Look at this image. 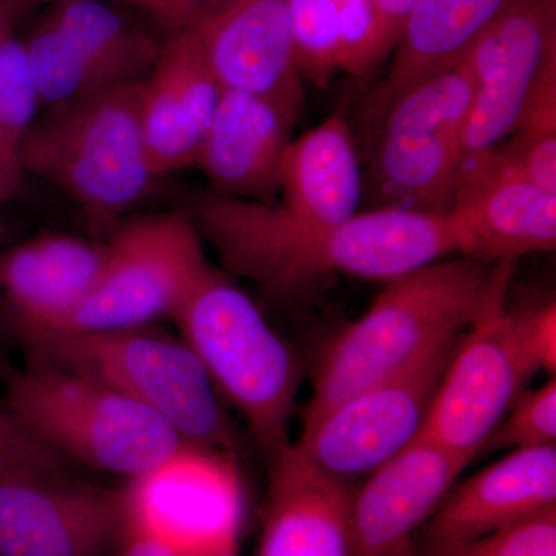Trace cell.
Returning a JSON list of instances; mask_svg holds the SVG:
<instances>
[{
	"label": "cell",
	"mask_w": 556,
	"mask_h": 556,
	"mask_svg": "<svg viewBox=\"0 0 556 556\" xmlns=\"http://www.w3.org/2000/svg\"><path fill=\"white\" fill-rule=\"evenodd\" d=\"M116 2L130 3V5L138 7V9L149 10L150 0H116Z\"/></svg>",
	"instance_id": "f35d334b"
},
{
	"label": "cell",
	"mask_w": 556,
	"mask_h": 556,
	"mask_svg": "<svg viewBox=\"0 0 556 556\" xmlns=\"http://www.w3.org/2000/svg\"><path fill=\"white\" fill-rule=\"evenodd\" d=\"M35 2L36 0H0V43L14 35L16 25Z\"/></svg>",
	"instance_id": "8d00e7d4"
},
{
	"label": "cell",
	"mask_w": 556,
	"mask_h": 556,
	"mask_svg": "<svg viewBox=\"0 0 556 556\" xmlns=\"http://www.w3.org/2000/svg\"><path fill=\"white\" fill-rule=\"evenodd\" d=\"M473 102L466 56L402 91L382 110L372 159L379 207L448 212Z\"/></svg>",
	"instance_id": "ba28073f"
},
{
	"label": "cell",
	"mask_w": 556,
	"mask_h": 556,
	"mask_svg": "<svg viewBox=\"0 0 556 556\" xmlns=\"http://www.w3.org/2000/svg\"><path fill=\"white\" fill-rule=\"evenodd\" d=\"M222 94L192 33H172L141 90L142 135L156 177L197 166Z\"/></svg>",
	"instance_id": "d6986e66"
},
{
	"label": "cell",
	"mask_w": 556,
	"mask_h": 556,
	"mask_svg": "<svg viewBox=\"0 0 556 556\" xmlns=\"http://www.w3.org/2000/svg\"><path fill=\"white\" fill-rule=\"evenodd\" d=\"M230 273L276 298H303L336 274L393 281L459 254L448 212L376 207L298 232L200 230Z\"/></svg>",
	"instance_id": "6da1fadb"
},
{
	"label": "cell",
	"mask_w": 556,
	"mask_h": 556,
	"mask_svg": "<svg viewBox=\"0 0 556 556\" xmlns=\"http://www.w3.org/2000/svg\"><path fill=\"white\" fill-rule=\"evenodd\" d=\"M269 466L257 556H351V485L328 477L295 444Z\"/></svg>",
	"instance_id": "44dd1931"
},
{
	"label": "cell",
	"mask_w": 556,
	"mask_h": 556,
	"mask_svg": "<svg viewBox=\"0 0 556 556\" xmlns=\"http://www.w3.org/2000/svg\"><path fill=\"white\" fill-rule=\"evenodd\" d=\"M126 527L185 556H208L240 536L243 496L226 453L182 445L130 479Z\"/></svg>",
	"instance_id": "7c38bea8"
},
{
	"label": "cell",
	"mask_w": 556,
	"mask_h": 556,
	"mask_svg": "<svg viewBox=\"0 0 556 556\" xmlns=\"http://www.w3.org/2000/svg\"><path fill=\"white\" fill-rule=\"evenodd\" d=\"M108 243L51 232L0 251V321L22 345L65 331L97 285Z\"/></svg>",
	"instance_id": "2e32d148"
},
{
	"label": "cell",
	"mask_w": 556,
	"mask_h": 556,
	"mask_svg": "<svg viewBox=\"0 0 556 556\" xmlns=\"http://www.w3.org/2000/svg\"><path fill=\"white\" fill-rule=\"evenodd\" d=\"M7 237V226L5 222H3L2 214H0V244L3 243V240H5Z\"/></svg>",
	"instance_id": "ab89813d"
},
{
	"label": "cell",
	"mask_w": 556,
	"mask_h": 556,
	"mask_svg": "<svg viewBox=\"0 0 556 556\" xmlns=\"http://www.w3.org/2000/svg\"><path fill=\"white\" fill-rule=\"evenodd\" d=\"M115 2H116V0H115Z\"/></svg>",
	"instance_id": "60d3db41"
},
{
	"label": "cell",
	"mask_w": 556,
	"mask_h": 556,
	"mask_svg": "<svg viewBox=\"0 0 556 556\" xmlns=\"http://www.w3.org/2000/svg\"><path fill=\"white\" fill-rule=\"evenodd\" d=\"M507 138V144H497L501 152L527 177L556 192V62L538 80Z\"/></svg>",
	"instance_id": "4316f807"
},
{
	"label": "cell",
	"mask_w": 556,
	"mask_h": 556,
	"mask_svg": "<svg viewBox=\"0 0 556 556\" xmlns=\"http://www.w3.org/2000/svg\"><path fill=\"white\" fill-rule=\"evenodd\" d=\"M417 0H376L379 20V49L386 61L401 38L409 14L415 10Z\"/></svg>",
	"instance_id": "836d02e7"
},
{
	"label": "cell",
	"mask_w": 556,
	"mask_h": 556,
	"mask_svg": "<svg viewBox=\"0 0 556 556\" xmlns=\"http://www.w3.org/2000/svg\"><path fill=\"white\" fill-rule=\"evenodd\" d=\"M46 362L105 383L166 419L186 444L228 453L233 434L218 391L185 340L146 331L78 332L28 350Z\"/></svg>",
	"instance_id": "8992f818"
},
{
	"label": "cell",
	"mask_w": 556,
	"mask_h": 556,
	"mask_svg": "<svg viewBox=\"0 0 556 556\" xmlns=\"http://www.w3.org/2000/svg\"><path fill=\"white\" fill-rule=\"evenodd\" d=\"M556 508V447L514 450L450 490L428 519L424 547L470 543Z\"/></svg>",
	"instance_id": "ffe728a7"
},
{
	"label": "cell",
	"mask_w": 556,
	"mask_h": 556,
	"mask_svg": "<svg viewBox=\"0 0 556 556\" xmlns=\"http://www.w3.org/2000/svg\"><path fill=\"white\" fill-rule=\"evenodd\" d=\"M20 150L13 148L0 134V204L13 200L24 182Z\"/></svg>",
	"instance_id": "e575fe53"
},
{
	"label": "cell",
	"mask_w": 556,
	"mask_h": 556,
	"mask_svg": "<svg viewBox=\"0 0 556 556\" xmlns=\"http://www.w3.org/2000/svg\"><path fill=\"white\" fill-rule=\"evenodd\" d=\"M459 339L441 343L397 375L340 402L303 427L295 445L343 484L369 477L419 437Z\"/></svg>",
	"instance_id": "30bf717a"
},
{
	"label": "cell",
	"mask_w": 556,
	"mask_h": 556,
	"mask_svg": "<svg viewBox=\"0 0 556 556\" xmlns=\"http://www.w3.org/2000/svg\"><path fill=\"white\" fill-rule=\"evenodd\" d=\"M236 0H150L152 13L170 33H177L218 13Z\"/></svg>",
	"instance_id": "d6a6232c"
},
{
	"label": "cell",
	"mask_w": 556,
	"mask_h": 556,
	"mask_svg": "<svg viewBox=\"0 0 556 556\" xmlns=\"http://www.w3.org/2000/svg\"><path fill=\"white\" fill-rule=\"evenodd\" d=\"M448 215L463 257L495 265L556 247V192L497 146L464 156Z\"/></svg>",
	"instance_id": "4fadbf2b"
},
{
	"label": "cell",
	"mask_w": 556,
	"mask_h": 556,
	"mask_svg": "<svg viewBox=\"0 0 556 556\" xmlns=\"http://www.w3.org/2000/svg\"><path fill=\"white\" fill-rule=\"evenodd\" d=\"M14 470L64 471V457L47 447L0 401V473Z\"/></svg>",
	"instance_id": "4dcf8cb0"
},
{
	"label": "cell",
	"mask_w": 556,
	"mask_h": 556,
	"mask_svg": "<svg viewBox=\"0 0 556 556\" xmlns=\"http://www.w3.org/2000/svg\"><path fill=\"white\" fill-rule=\"evenodd\" d=\"M3 402L58 455L130 479L186 445L152 409L105 383L46 362L31 361L27 368L11 371Z\"/></svg>",
	"instance_id": "5b68a950"
},
{
	"label": "cell",
	"mask_w": 556,
	"mask_h": 556,
	"mask_svg": "<svg viewBox=\"0 0 556 556\" xmlns=\"http://www.w3.org/2000/svg\"><path fill=\"white\" fill-rule=\"evenodd\" d=\"M212 269L192 215L169 212L123 223L108 241L97 285L61 336L175 318Z\"/></svg>",
	"instance_id": "9c48e42d"
},
{
	"label": "cell",
	"mask_w": 556,
	"mask_h": 556,
	"mask_svg": "<svg viewBox=\"0 0 556 556\" xmlns=\"http://www.w3.org/2000/svg\"><path fill=\"white\" fill-rule=\"evenodd\" d=\"M40 100L24 39L16 35L0 43V134L13 148L38 121Z\"/></svg>",
	"instance_id": "83f0119b"
},
{
	"label": "cell",
	"mask_w": 556,
	"mask_h": 556,
	"mask_svg": "<svg viewBox=\"0 0 556 556\" xmlns=\"http://www.w3.org/2000/svg\"><path fill=\"white\" fill-rule=\"evenodd\" d=\"M556 382L548 379L543 387L522 391L486 439L481 452L521 450L555 445Z\"/></svg>",
	"instance_id": "f1b7e54d"
},
{
	"label": "cell",
	"mask_w": 556,
	"mask_h": 556,
	"mask_svg": "<svg viewBox=\"0 0 556 556\" xmlns=\"http://www.w3.org/2000/svg\"><path fill=\"white\" fill-rule=\"evenodd\" d=\"M208 556H240V536L226 541L217 551L212 552Z\"/></svg>",
	"instance_id": "74e56055"
},
{
	"label": "cell",
	"mask_w": 556,
	"mask_h": 556,
	"mask_svg": "<svg viewBox=\"0 0 556 556\" xmlns=\"http://www.w3.org/2000/svg\"><path fill=\"white\" fill-rule=\"evenodd\" d=\"M141 83L113 87L38 119L22 141L25 174L75 201L94 229L115 230L159 178L141 127Z\"/></svg>",
	"instance_id": "3957f363"
},
{
	"label": "cell",
	"mask_w": 556,
	"mask_h": 556,
	"mask_svg": "<svg viewBox=\"0 0 556 556\" xmlns=\"http://www.w3.org/2000/svg\"><path fill=\"white\" fill-rule=\"evenodd\" d=\"M46 20L105 86L141 83L159 60L160 43L105 0H60Z\"/></svg>",
	"instance_id": "d4e9b609"
},
{
	"label": "cell",
	"mask_w": 556,
	"mask_h": 556,
	"mask_svg": "<svg viewBox=\"0 0 556 556\" xmlns=\"http://www.w3.org/2000/svg\"><path fill=\"white\" fill-rule=\"evenodd\" d=\"M508 0H417L394 49L379 112L417 80L466 56Z\"/></svg>",
	"instance_id": "cb8c5ba5"
},
{
	"label": "cell",
	"mask_w": 556,
	"mask_h": 556,
	"mask_svg": "<svg viewBox=\"0 0 556 556\" xmlns=\"http://www.w3.org/2000/svg\"><path fill=\"white\" fill-rule=\"evenodd\" d=\"M303 78L325 86L339 72L365 76L382 64L376 0H287Z\"/></svg>",
	"instance_id": "603a6c76"
},
{
	"label": "cell",
	"mask_w": 556,
	"mask_h": 556,
	"mask_svg": "<svg viewBox=\"0 0 556 556\" xmlns=\"http://www.w3.org/2000/svg\"><path fill=\"white\" fill-rule=\"evenodd\" d=\"M515 262L493 266L484 302L460 336L420 434L470 464L540 371L521 309L507 308Z\"/></svg>",
	"instance_id": "52a82bcc"
},
{
	"label": "cell",
	"mask_w": 556,
	"mask_h": 556,
	"mask_svg": "<svg viewBox=\"0 0 556 556\" xmlns=\"http://www.w3.org/2000/svg\"><path fill=\"white\" fill-rule=\"evenodd\" d=\"M182 340L265 453L274 459L289 441L300 383L291 348L241 289L212 269L174 318Z\"/></svg>",
	"instance_id": "277c9868"
},
{
	"label": "cell",
	"mask_w": 556,
	"mask_h": 556,
	"mask_svg": "<svg viewBox=\"0 0 556 556\" xmlns=\"http://www.w3.org/2000/svg\"><path fill=\"white\" fill-rule=\"evenodd\" d=\"M295 123L273 102L223 90L195 167L206 174L212 192L273 203Z\"/></svg>",
	"instance_id": "7402d4cb"
},
{
	"label": "cell",
	"mask_w": 556,
	"mask_h": 556,
	"mask_svg": "<svg viewBox=\"0 0 556 556\" xmlns=\"http://www.w3.org/2000/svg\"><path fill=\"white\" fill-rule=\"evenodd\" d=\"M362 189L353 131L345 119L329 116L288 146L273 203L207 192L195 201L190 215L199 228L252 232L329 228L357 214Z\"/></svg>",
	"instance_id": "8fae6325"
},
{
	"label": "cell",
	"mask_w": 556,
	"mask_h": 556,
	"mask_svg": "<svg viewBox=\"0 0 556 556\" xmlns=\"http://www.w3.org/2000/svg\"><path fill=\"white\" fill-rule=\"evenodd\" d=\"M493 266L468 257L441 260L388 281L371 308L329 342L303 427L441 343L460 338L484 302Z\"/></svg>",
	"instance_id": "7a4b0ae2"
},
{
	"label": "cell",
	"mask_w": 556,
	"mask_h": 556,
	"mask_svg": "<svg viewBox=\"0 0 556 556\" xmlns=\"http://www.w3.org/2000/svg\"><path fill=\"white\" fill-rule=\"evenodd\" d=\"M124 529L123 493L65 471L0 473V556H102Z\"/></svg>",
	"instance_id": "9a60e30c"
},
{
	"label": "cell",
	"mask_w": 556,
	"mask_h": 556,
	"mask_svg": "<svg viewBox=\"0 0 556 556\" xmlns=\"http://www.w3.org/2000/svg\"><path fill=\"white\" fill-rule=\"evenodd\" d=\"M124 532H126L127 538L121 556H185L172 551L170 547L164 546L159 541L152 540V538L127 529V527Z\"/></svg>",
	"instance_id": "d590c367"
},
{
	"label": "cell",
	"mask_w": 556,
	"mask_h": 556,
	"mask_svg": "<svg viewBox=\"0 0 556 556\" xmlns=\"http://www.w3.org/2000/svg\"><path fill=\"white\" fill-rule=\"evenodd\" d=\"M527 346L538 368L555 375L556 369V306L554 300L521 309Z\"/></svg>",
	"instance_id": "1f68e13d"
},
{
	"label": "cell",
	"mask_w": 556,
	"mask_h": 556,
	"mask_svg": "<svg viewBox=\"0 0 556 556\" xmlns=\"http://www.w3.org/2000/svg\"><path fill=\"white\" fill-rule=\"evenodd\" d=\"M186 28L223 90L263 98L299 119L305 91L287 0H236Z\"/></svg>",
	"instance_id": "e0dca14e"
},
{
	"label": "cell",
	"mask_w": 556,
	"mask_h": 556,
	"mask_svg": "<svg viewBox=\"0 0 556 556\" xmlns=\"http://www.w3.org/2000/svg\"><path fill=\"white\" fill-rule=\"evenodd\" d=\"M24 43L38 86L40 109L46 115L65 112L113 89L76 56L64 36L46 17Z\"/></svg>",
	"instance_id": "484cf974"
},
{
	"label": "cell",
	"mask_w": 556,
	"mask_h": 556,
	"mask_svg": "<svg viewBox=\"0 0 556 556\" xmlns=\"http://www.w3.org/2000/svg\"><path fill=\"white\" fill-rule=\"evenodd\" d=\"M413 556H556V508L470 543L422 547Z\"/></svg>",
	"instance_id": "f546056e"
},
{
	"label": "cell",
	"mask_w": 556,
	"mask_h": 556,
	"mask_svg": "<svg viewBox=\"0 0 556 556\" xmlns=\"http://www.w3.org/2000/svg\"><path fill=\"white\" fill-rule=\"evenodd\" d=\"M467 466L419 434L353 492L351 556H413L416 533Z\"/></svg>",
	"instance_id": "ac0fdd59"
},
{
	"label": "cell",
	"mask_w": 556,
	"mask_h": 556,
	"mask_svg": "<svg viewBox=\"0 0 556 556\" xmlns=\"http://www.w3.org/2000/svg\"><path fill=\"white\" fill-rule=\"evenodd\" d=\"M473 102L464 156L496 148L556 62V0H508L466 53Z\"/></svg>",
	"instance_id": "5bb4252c"
}]
</instances>
